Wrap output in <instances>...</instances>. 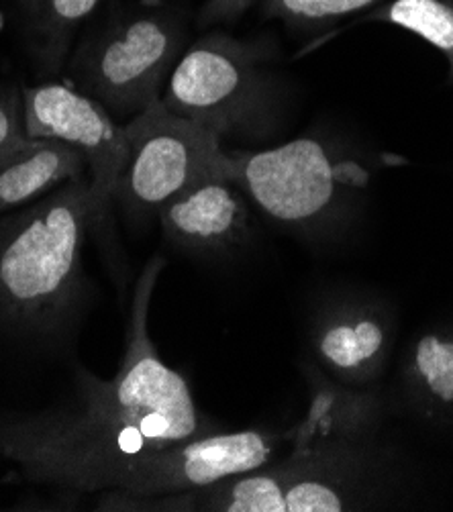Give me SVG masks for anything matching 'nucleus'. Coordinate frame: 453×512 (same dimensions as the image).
Segmentation results:
<instances>
[{"label": "nucleus", "instance_id": "nucleus-1", "mask_svg": "<svg viewBox=\"0 0 453 512\" xmlns=\"http://www.w3.org/2000/svg\"><path fill=\"white\" fill-rule=\"evenodd\" d=\"M164 268L156 255L137 278L125 355L111 380L78 370L72 398L41 413L0 417V462L15 466L11 480L105 494L141 455L217 431L149 335V304Z\"/></svg>", "mask_w": 453, "mask_h": 512}, {"label": "nucleus", "instance_id": "nucleus-2", "mask_svg": "<svg viewBox=\"0 0 453 512\" xmlns=\"http://www.w3.org/2000/svg\"><path fill=\"white\" fill-rule=\"evenodd\" d=\"M100 217L86 176L0 215V329L49 339L78 319L88 286L84 239Z\"/></svg>", "mask_w": 453, "mask_h": 512}, {"label": "nucleus", "instance_id": "nucleus-3", "mask_svg": "<svg viewBox=\"0 0 453 512\" xmlns=\"http://www.w3.org/2000/svg\"><path fill=\"white\" fill-rule=\"evenodd\" d=\"M184 31L162 13H141L90 35L72 58L78 88L113 115L135 117L162 98L182 58Z\"/></svg>", "mask_w": 453, "mask_h": 512}, {"label": "nucleus", "instance_id": "nucleus-4", "mask_svg": "<svg viewBox=\"0 0 453 512\" xmlns=\"http://www.w3.org/2000/svg\"><path fill=\"white\" fill-rule=\"evenodd\" d=\"M129 153L115 188L133 217H154L192 186L227 178V151L221 139L166 109L162 98L125 125Z\"/></svg>", "mask_w": 453, "mask_h": 512}, {"label": "nucleus", "instance_id": "nucleus-5", "mask_svg": "<svg viewBox=\"0 0 453 512\" xmlns=\"http://www.w3.org/2000/svg\"><path fill=\"white\" fill-rule=\"evenodd\" d=\"M260 49L213 33L190 45L174 66L162 102L168 111L221 141L254 127L268 102Z\"/></svg>", "mask_w": 453, "mask_h": 512}, {"label": "nucleus", "instance_id": "nucleus-6", "mask_svg": "<svg viewBox=\"0 0 453 512\" xmlns=\"http://www.w3.org/2000/svg\"><path fill=\"white\" fill-rule=\"evenodd\" d=\"M227 178L270 219L292 229L321 223L347 180L333 153L311 137L266 151H227Z\"/></svg>", "mask_w": 453, "mask_h": 512}, {"label": "nucleus", "instance_id": "nucleus-7", "mask_svg": "<svg viewBox=\"0 0 453 512\" xmlns=\"http://www.w3.org/2000/svg\"><path fill=\"white\" fill-rule=\"evenodd\" d=\"M286 437L264 429L207 433L141 455L119 478L121 498H164L207 488L272 462Z\"/></svg>", "mask_w": 453, "mask_h": 512}, {"label": "nucleus", "instance_id": "nucleus-8", "mask_svg": "<svg viewBox=\"0 0 453 512\" xmlns=\"http://www.w3.org/2000/svg\"><path fill=\"white\" fill-rule=\"evenodd\" d=\"M23 113L31 139H58L82 153L96 207L105 215L127 162L125 127L96 98L60 82L23 88Z\"/></svg>", "mask_w": 453, "mask_h": 512}, {"label": "nucleus", "instance_id": "nucleus-9", "mask_svg": "<svg viewBox=\"0 0 453 512\" xmlns=\"http://www.w3.org/2000/svg\"><path fill=\"white\" fill-rule=\"evenodd\" d=\"M388 315L372 302L335 304L315 325L313 353L335 382L358 386L378 378L390 351Z\"/></svg>", "mask_w": 453, "mask_h": 512}, {"label": "nucleus", "instance_id": "nucleus-10", "mask_svg": "<svg viewBox=\"0 0 453 512\" xmlns=\"http://www.w3.org/2000/svg\"><path fill=\"white\" fill-rule=\"evenodd\" d=\"M158 217L172 243L200 253L225 251L249 235L245 194L225 178L192 186L168 202Z\"/></svg>", "mask_w": 453, "mask_h": 512}, {"label": "nucleus", "instance_id": "nucleus-11", "mask_svg": "<svg viewBox=\"0 0 453 512\" xmlns=\"http://www.w3.org/2000/svg\"><path fill=\"white\" fill-rule=\"evenodd\" d=\"M284 512H341L356 506V486L341 466V449H294L268 464Z\"/></svg>", "mask_w": 453, "mask_h": 512}, {"label": "nucleus", "instance_id": "nucleus-12", "mask_svg": "<svg viewBox=\"0 0 453 512\" xmlns=\"http://www.w3.org/2000/svg\"><path fill=\"white\" fill-rule=\"evenodd\" d=\"M313 384L307 417L288 437L294 449H341V443L360 437L380 413V402L372 392L351 390L323 376Z\"/></svg>", "mask_w": 453, "mask_h": 512}, {"label": "nucleus", "instance_id": "nucleus-13", "mask_svg": "<svg viewBox=\"0 0 453 512\" xmlns=\"http://www.w3.org/2000/svg\"><path fill=\"white\" fill-rule=\"evenodd\" d=\"M86 172L88 162L78 149L58 139H31L0 170V215L27 207Z\"/></svg>", "mask_w": 453, "mask_h": 512}, {"label": "nucleus", "instance_id": "nucleus-14", "mask_svg": "<svg viewBox=\"0 0 453 512\" xmlns=\"http://www.w3.org/2000/svg\"><path fill=\"white\" fill-rule=\"evenodd\" d=\"M402 380L411 398L427 411L453 408V333L419 335L405 353Z\"/></svg>", "mask_w": 453, "mask_h": 512}, {"label": "nucleus", "instance_id": "nucleus-15", "mask_svg": "<svg viewBox=\"0 0 453 512\" xmlns=\"http://www.w3.org/2000/svg\"><path fill=\"white\" fill-rule=\"evenodd\" d=\"M100 0H25L35 54L47 72H58L80 23Z\"/></svg>", "mask_w": 453, "mask_h": 512}, {"label": "nucleus", "instance_id": "nucleus-16", "mask_svg": "<svg viewBox=\"0 0 453 512\" xmlns=\"http://www.w3.org/2000/svg\"><path fill=\"white\" fill-rule=\"evenodd\" d=\"M368 19L407 29L431 43L447 58L453 80V0H388Z\"/></svg>", "mask_w": 453, "mask_h": 512}, {"label": "nucleus", "instance_id": "nucleus-17", "mask_svg": "<svg viewBox=\"0 0 453 512\" xmlns=\"http://www.w3.org/2000/svg\"><path fill=\"white\" fill-rule=\"evenodd\" d=\"M384 3L388 0H266V9L288 23H325Z\"/></svg>", "mask_w": 453, "mask_h": 512}, {"label": "nucleus", "instance_id": "nucleus-18", "mask_svg": "<svg viewBox=\"0 0 453 512\" xmlns=\"http://www.w3.org/2000/svg\"><path fill=\"white\" fill-rule=\"evenodd\" d=\"M31 141L25 127L23 90L15 86L0 88V170Z\"/></svg>", "mask_w": 453, "mask_h": 512}, {"label": "nucleus", "instance_id": "nucleus-19", "mask_svg": "<svg viewBox=\"0 0 453 512\" xmlns=\"http://www.w3.org/2000/svg\"><path fill=\"white\" fill-rule=\"evenodd\" d=\"M256 0H207L198 15V25L209 27L215 23H229L243 15Z\"/></svg>", "mask_w": 453, "mask_h": 512}]
</instances>
